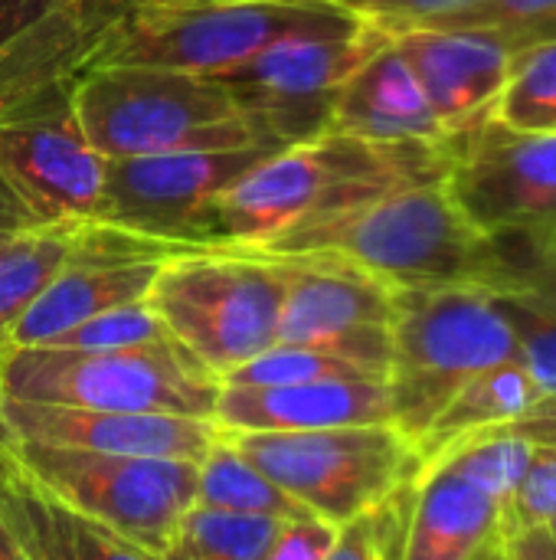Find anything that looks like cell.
Returning a JSON list of instances; mask_svg holds the SVG:
<instances>
[{
  "label": "cell",
  "mask_w": 556,
  "mask_h": 560,
  "mask_svg": "<svg viewBox=\"0 0 556 560\" xmlns=\"http://www.w3.org/2000/svg\"><path fill=\"white\" fill-rule=\"evenodd\" d=\"M505 541V505L449 466H429L413 482L400 560H478Z\"/></svg>",
  "instance_id": "obj_20"
},
{
  "label": "cell",
  "mask_w": 556,
  "mask_h": 560,
  "mask_svg": "<svg viewBox=\"0 0 556 560\" xmlns=\"http://www.w3.org/2000/svg\"><path fill=\"white\" fill-rule=\"evenodd\" d=\"M272 259L282 272L275 345L331 351L390 374L397 289L331 253Z\"/></svg>",
  "instance_id": "obj_13"
},
{
  "label": "cell",
  "mask_w": 556,
  "mask_h": 560,
  "mask_svg": "<svg viewBox=\"0 0 556 560\" xmlns=\"http://www.w3.org/2000/svg\"><path fill=\"white\" fill-rule=\"evenodd\" d=\"M390 39V33L354 16L334 30L279 39L216 82L269 144L288 148L328 131L338 89Z\"/></svg>",
  "instance_id": "obj_10"
},
{
  "label": "cell",
  "mask_w": 556,
  "mask_h": 560,
  "mask_svg": "<svg viewBox=\"0 0 556 560\" xmlns=\"http://www.w3.org/2000/svg\"><path fill=\"white\" fill-rule=\"evenodd\" d=\"M167 335L216 377L279 341L282 272L249 249H190L167 259L147 295Z\"/></svg>",
  "instance_id": "obj_7"
},
{
  "label": "cell",
  "mask_w": 556,
  "mask_h": 560,
  "mask_svg": "<svg viewBox=\"0 0 556 560\" xmlns=\"http://www.w3.org/2000/svg\"><path fill=\"white\" fill-rule=\"evenodd\" d=\"M449 144H380L338 131L269 151L213 207L210 249H259L292 226L351 210L387 190L442 180Z\"/></svg>",
  "instance_id": "obj_1"
},
{
  "label": "cell",
  "mask_w": 556,
  "mask_h": 560,
  "mask_svg": "<svg viewBox=\"0 0 556 560\" xmlns=\"http://www.w3.org/2000/svg\"><path fill=\"white\" fill-rule=\"evenodd\" d=\"M0 560H23L16 541H13V535H10L7 525H3V518H0Z\"/></svg>",
  "instance_id": "obj_40"
},
{
  "label": "cell",
  "mask_w": 556,
  "mask_h": 560,
  "mask_svg": "<svg viewBox=\"0 0 556 560\" xmlns=\"http://www.w3.org/2000/svg\"><path fill=\"white\" fill-rule=\"evenodd\" d=\"M377 30L400 36L410 30H452L482 0H334Z\"/></svg>",
  "instance_id": "obj_33"
},
{
  "label": "cell",
  "mask_w": 556,
  "mask_h": 560,
  "mask_svg": "<svg viewBox=\"0 0 556 560\" xmlns=\"http://www.w3.org/2000/svg\"><path fill=\"white\" fill-rule=\"evenodd\" d=\"M216 433V423L203 417L79 410L0 397V440L7 443L82 450L98 456L200 463Z\"/></svg>",
  "instance_id": "obj_16"
},
{
  "label": "cell",
  "mask_w": 556,
  "mask_h": 560,
  "mask_svg": "<svg viewBox=\"0 0 556 560\" xmlns=\"http://www.w3.org/2000/svg\"><path fill=\"white\" fill-rule=\"evenodd\" d=\"M495 433H514V436L531 440L534 446H556V394L541 397L521 420H514Z\"/></svg>",
  "instance_id": "obj_37"
},
{
  "label": "cell",
  "mask_w": 556,
  "mask_h": 560,
  "mask_svg": "<svg viewBox=\"0 0 556 560\" xmlns=\"http://www.w3.org/2000/svg\"><path fill=\"white\" fill-rule=\"evenodd\" d=\"M338 377H387L377 368L357 364L351 358L298 348V345H272L242 368L220 377L223 387H279V384H308V381H338Z\"/></svg>",
  "instance_id": "obj_27"
},
{
  "label": "cell",
  "mask_w": 556,
  "mask_h": 560,
  "mask_svg": "<svg viewBox=\"0 0 556 560\" xmlns=\"http://www.w3.org/2000/svg\"><path fill=\"white\" fill-rule=\"evenodd\" d=\"M0 397L79 410L213 420L220 377L177 341L115 351L13 348L0 354Z\"/></svg>",
  "instance_id": "obj_6"
},
{
  "label": "cell",
  "mask_w": 556,
  "mask_h": 560,
  "mask_svg": "<svg viewBox=\"0 0 556 560\" xmlns=\"http://www.w3.org/2000/svg\"><path fill=\"white\" fill-rule=\"evenodd\" d=\"M10 236H13V233H7V230H0V246H3V243H7Z\"/></svg>",
  "instance_id": "obj_42"
},
{
  "label": "cell",
  "mask_w": 556,
  "mask_h": 560,
  "mask_svg": "<svg viewBox=\"0 0 556 560\" xmlns=\"http://www.w3.org/2000/svg\"><path fill=\"white\" fill-rule=\"evenodd\" d=\"M190 249L193 246L154 240L98 220L82 223L69 262L16 322L7 351L39 348L102 312L144 302L161 266Z\"/></svg>",
  "instance_id": "obj_15"
},
{
  "label": "cell",
  "mask_w": 556,
  "mask_h": 560,
  "mask_svg": "<svg viewBox=\"0 0 556 560\" xmlns=\"http://www.w3.org/2000/svg\"><path fill=\"white\" fill-rule=\"evenodd\" d=\"M556 522V446H537L531 466L505 509V538L551 528Z\"/></svg>",
  "instance_id": "obj_34"
},
{
  "label": "cell",
  "mask_w": 556,
  "mask_h": 560,
  "mask_svg": "<svg viewBox=\"0 0 556 560\" xmlns=\"http://www.w3.org/2000/svg\"><path fill=\"white\" fill-rule=\"evenodd\" d=\"M446 187L492 240L556 230V131H514L492 115L449 141Z\"/></svg>",
  "instance_id": "obj_12"
},
{
  "label": "cell",
  "mask_w": 556,
  "mask_h": 560,
  "mask_svg": "<svg viewBox=\"0 0 556 560\" xmlns=\"http://www.w3.org/2000/svg\"><path fill=\"white\" fill-rule=\"evenodd\" d=\"M537 400L541 390L521 361H505L498 368L482 371L478 377H472L465 387L452 394V400L433 417L426 433L416 440L419 472L452 446L521 420Z\"/></svg>",
  "instance_id": "obj_22"
},
{
  "label": "cell",
  "mask_w": 556,
  "mask_h": 560,
  "mask_svg": "<svg viewBox=\"0 0 556 560\" xmlns=\"http://www.w3.org/2000/svg\"><path fill=\"white\" fill-rule=\"evenodd\" d=\"M29 226H43V223L29 213V207L13 194V187L0 174V230L20 233V230H29Z\"/></svg>",
  "instance_id": "obj_39"
},
{
  "label": "cell",
  "mask_w": 556,
  "mask_h": 560,
  "mask_svg": "<svg viewBox=\"0 0 556 560\" xmlns=\"http://www.w3.org/2000/svg\"><path fill=\"white\" fill-rule=\"evenodd\" d=\"M16 466L56 502L161 558L197 505V463L98 456L36 443H7Z\"/></svg>",
  "instance_id": "obj_9"
},
{
  "label": "cell",
  "mask_w": 556,
  "mask_h": 560,
  "mask_svg": "<svg viewBox=\"0 0 556 560\" xmlns=\"http://www.w3.org/2000/svg\"><path fill=\"white\" fill-rule=\"evenodd\" d=\"M354 20L334 0H131L88 66H154L223 75L265 46Z\"/></svg>",
  "instance_id": "obj_4"
},
{
  "label": "cell",
  "mask_w": 556,
  "mask_h": 560,
  "mask_svg": "<svg viewBox=\"0 0 556 560\" xmlns=\"http://www.w3.org/2000/svg\"><path fill=\"white\" fill-rule=\"evenodd\" d=\"M269 151L275 148L177 151L105 161L98 223L193 249H210L206 223L216 200Z\"/></svg>",
  "instance_id": "obj_14"
},
{
  "label": "cell",
  "mask_w": 556,
  "mask_h": 560,
  "mask_svg": "<svg viewBox=\"0 0 556 560\" xmlns=\"http://www.w3.org/2000/svg\"><path fill=\"white\" fill-rule=\"evenodd\" d=\"M534 443L514 433H485L475 440H465L459 446H452L449 453H442L436 463L429 466H449L459 476H465L472 486H478L482 492H488L495 502H501L508 509L514 489L521 486L531 456H534ZM426 466V469H429Z\"/></svg>",
  "instance_id": "obj_28"
},
{
  "label": "cell",
  "mask_w": 556,
  "mask_h": 560,
  "mask_svg": "<svg viewBox=\"0 0 556 560\" xmlns=\"http://www.w3.org/2000/svg\"><path fill=\"white\" fill-rule=\"evenodd\" d=\"M551 535H554V538H556V522H554V525H551Z\"/></svg>",
  "instance_id": "obj_43"
},
{
  "label": "cell",
  "mask_w": 556,
  "mask_h": 560,
  "mask_svg": "<svg viewBox=\"0 0 556 560\" xmlns=\"http://www.w3.org/2000/svg\"><path fill=\"white\" fill-rule=\"evenodd\" d=\"M338 538V525L321 518H288L262 560H324Z\"/></svg>",
  "instance_id": "obj_36"
},
{
  "label": "cell",
  "mask_w": 556,
  "mask_h": 560,
  "mask_svg": "<svg viewBox=\"0 0 556 560\" xmlns=\"http://www.w3.org/2000/svg\"><path fill=\"white\" fill-rule=\"evenodd\" d=\"M498 253L508 269V289H534L556 299V230L498 236Z\"/></svg>",
  "instance_id": "obj_35"
},
{
  "label": "cell",
  "mask_w": 556,
  "mask_h": 560,
  "mask_svg": "<svg viewBox=\"0 0 556 560\" xmlns=\"http://www.w3.org/2000/svg\"><path fill=\"white\" fill-rule=\"evenodd\" d=\"M393 43L449 141L492 115L514 56L495 33L472 26L410 30Z\"/></svg>",
  "instance_id": "obj_17"
},
{
  "label": "cell",
  "mask_w": 556,
  "mask_h": 560,
  "mask_svg": "<svg viewBox=\"0 0 556 560\" xmlns=\"http://www.w3.org/2000/svg\"><path fill=\"white\" fill-rule=\"evenodd\" d=\"M410 499H413V482L397 495H390L387 502H380L377 509L341 525L324 560H400Z\"/></svg>",
  "instance_id": "obj_31"
},
{
  "label": "cell",
  "mask_w": 556,
  "mask_h": 560,
  "mask_svg": "<svg viewBox=\"0 0 556 560\" xmlns=\"http://www.w3.org/2000/svg\"><path fill=\"white\" fill-rule=\"evenodd\" d=\"M223 433H301L397 423L387 377H338L279 387H223L213 410Z\"/></svg>",
  "instance_id": "obj_18"
},
{
  "label": "cell",
  "mask_w": 556,
  "mask_h": 560,
  "mask_svg": "<svg viewBox=\"0 0 556 560\" xmlns=\"http://www.w3.org/2000/svg\"><path fill=\"white\" fill-rule=\"evenodd\" d=\"M0 518L23 560H157L43 492L0 443Z\"/></svg>",
  "instance_id": "obj_21"
},
{
  "label": "cell",
  "mask_w": 556,
  "mask_h": 560,
  "mask_svg": "<svg viewBox=\"0 0 556 560\" xmlns=\"http://www.w3.org/2000/svg\"><path fill=\"white\" fill-rule=\"evenodd\" d=\"M478 560H505V541L492 545V548H488V551H485Z\"/></svg>",
  "instance_id": "obj_41"
},
{
  "label": "cell",
  "mask_w": 556,
  "mask_h": 560,
  "mask_svg": "<svg viewBox=\"0 0 556 560\" xmlns=\"http://www.w3.org/2000/svg\"><path fill=\"white\" fill-rule=\"evenodd\" d=\"M554 541H556V538H554Z\"/></svg>",
  "instance_id": "obj_44"
},
{
  "label": "cell",
  "mask_w": 556,
  "mask_h": 560,
  "mask_svg": "<svg viewBox=\"0 0 556 560\" xmlns=\"http://www.w3.org/2000/svg\"><path fill=\"white\" fill-rule=\"evenodd\" d=\"M495 299L514 331L518 361L537 384L541 397L556 394V299L521 285L495 292Z\"/></svg>",
  "instance_id": "obj_29"
},
{
  "label": "cell",
  "mask_w": 556,
  "mask_h": 560,
  "mask_svg": "<svg viewBox=\"0 0 556 560\" xmlns=\"http://www.w3.org/2000/svg\"><path fill=\"white\" fill-rule=\"evenodd\" d=\"M197 505L239 515L305 518V512L265 472H259L223 433H216L213 446L197 463Z\"/></svg>",
  "instance_id": "obj_24"
},
{
  "label": "cell",
  "mask_w": 556,
  "mask_h": 560,
  "mask_svg": "<svg viewBox=\"0 0 556 560\" xmlns=\"http://www.w3.org/2000/svg\"><path fill=\"white\" fill-rule=\"evenodd\" d=\"M223 436L305 515L338 528L377 509L419 476L416 443L397 423Z\"/></svg>",
  "instance_id": "obj_8"
},
{
  "label": "cell",
  "mask_w": 556,
  "mask_h": 560,
  "mask_svg": "<svg viewBox=\"0 0 556 560\" xmlns=\"http://www.w3.org/2000/svg\"><path fill=\"white\" fill-rule=\"evenodd\" d=\"M157 341H174L151 308V302H131L111 312H102L52 341L39 348H62V351H115V348H141V345H157Z\"/></svg>",
  "instance_id": "obj_30"
},
{
  "label": "cell",
  "mask_w": 556,
  "mask_h": 560,
  "mask_svg": "<svg viewBox=\"0 0 556 560\" xmlns=\"http://www.w3.org/2000/svg\"><path fill=\"white\" fill-rule=\"evenodd\" d=\"M285 522L193 505L157 560H262Z\"/></svg>",
  "instance_id": "obj_25"
},
{
  "label": "cell",
  "mask_w": 556,
  "mask_h": 560,
  "mask_svg": "<svg viewBox=\"0 0 556 560\" xmlns=\"http://www.w3.org/2000/svg\"><path fill=\"white\" fill-rule=\"evenodd\" d=\"M0 174L39 223L98 220L105 158L72 108V79L0 112Z\"/></svg>",
  "instance_id": "obj_11"
},
{
  "label": "cell",
  "mask_w": 556,
  "mask_h": 560,
  "mask_svg": "<svg viewBox=\"0 0 556 560\" xmlns=\"http://www.w3.org/2000/svg\"><path fill=\"white\" fill-rule=\"evenodd\" d=\"M79 226L82 223L75 220L43 223L13 233L0 246V354L10 345L16 322L69 262Z\"/></svg>",
  "instance_id": "obj_23"
},
{
  "label": "cell",
  "mask_w": 556,
  "mask_h": 560,
  "mask_svg": "<svg viewBox=\"0 0 556 560\" xmlns=\"http://www.w3.org/2000/svg\"><path fill=\"white\" fill-rule=\"evenodd\" d=\"M492 118L514 131H556V39L511 56Z\"/></svg>",
  "instance_id": "obj_26"
},
{
  "label": "cell",
  "mask_w": 556,
  "mask_h": 560,
  "mask_svg": "<svg viewBox=\"0 0 556 560\" xmlns=\"http://www.w3.org/2000/svg\"><path fill=\"white\" fill-rule=\"evenodd\" d=\"M72 108L105 161L275 148L216 79L177 69L85 66L72 79Z\"/></svg>",
  "instance_id": "obj_3"
},
{
  "label": "cell",
  "mask_w": 556,
  "mask_h": 560,
  "mask_svg": "<svg viewBox=\"0 0 556 560\" xmlns=\"http://www.w3.org/2000/svg\"><path fill=\"white\" fill-rule=\"evenodd\" d=\"M505 560H556V541L551 528H534L505 538Z\"/></svg>",
  "instance_id": "obj_38"
},
{
  "label": "cell",
  "mask_w": 556,
  "mask_h": 560,
  "mask_svg": "<svg viewBox=\"0 0 556 560\" xmlns=\"http://www.w3.org/2000/svg\"><path fill=\"white\" fill-rule=\"evenodd\" d=\"M249 253H331L367 269L390 289H508V269L498 243L459 210L446 177L403 184L351 210L292 226Z\"/></svg>",
  "instance_id": "obj_2"
},
{
  "label": "cell",
  "mask_w": 556,
  "mask_h": 560,
  "mask_svg": "<svg viewBox=\"0 0 556 560\" xmlns=\"http://www.w3.org/2000/svg\"><path fill=\"white\" fill-rule=\"evenodd\" d=\"M328 131L380 144H449L393 39L338 89Z\"/></svg>",
  "instance_id": "obj_19"
},
{
  "label": "cell",
  "mask_w": 556,
  "mask_h": 560,
  "mask_svg": "<svg viewBox=\"0 0 556 560\" xmlns=\"http://www.w3.org/2000/svg\"><path fill=\"white\" fill-rule=\"evenodd\" d=\"M393 302V413L416 443L459 387L488 368L518 361V341L492 289H397Z\"/></svg>",
  "instance_id": "obj_5"
},
{
  "label": "cell",
  "mask_w": 556,
  "mask_h": 560,
  "mask_svg": "<svg viewBox=\"0 0 556 560\" xmlns=\"http://www.w3.org/2000/svg\"><path fill=\"white\" fill-rule=\"evenodd\" d=\"M459 26L488 30L511 52H521L541 43H554L556 0H482Z\"/></svg>",
  "instance_id": "obj_32"
}]
</instances>
